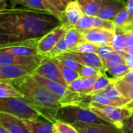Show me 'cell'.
I'll list each match as a JSON object with an SVG mask.
<instances>
[{"instance_id": "cell-24", "label": "cell", "mask_w": 133, "mask_h": 133, "mask_svg": "<svg viewBox=\"0 0 133 133\" xmlns=\"http://www.w3.org/2000/svg\"><path fill=\"white\" fill-rule=\"evenodd\" d=\"M130 71V69L128 66V65L125 63H121L114 68H110L108 70H106L104 73L106 75H110L111 78L116 81V82L119 80H121L124 78V77Z\"/></svg>"}, {"instance_id": "cell-25", "label": "cell", "mask_w": 133, "mask_h": 133, "mask_svg": "<svg viewBox=\"0 0 133 133\" xmlns=\"http://www.w3.org/2000/svg\"><path fill=\"white\" fill-rule=\"evenodd\" d=\"M111 45L117 52H121L125 51L127 47L125 45V33L123 30L116 28L115 35L111 43Z\"/></svg>"}, {"instance_id": "cell-8", "label": "cell", "mask_w": 133, "mask_h": 133, "mask_svg": "<svg viewBox=\"0 0 133 133\" xmlns=\"http://www.w3.org/2000/svg\"><path fill=\"white\" fill-rule=\"evenodd\" d=\"M70 28L71 27L62 24L41 37L38 42V50L39 54L43 56L47 55L65 35L66 31Z\"/></svg>"}, {"instance_id": "cell-34", "label": "cell", "mask_w": 133, "mask_h": 133, "mask_svg": "<svg viewBox=\"0 0 133 133\" xmlns=\"http://www.w3.org/2000/svg\"><path fill=\"white\" fill-rule=\"evenodd\" d=\"M68 51H69V46H68V43H66V41L63 36L59 41V42L55 45V47L45 56H48L50 57H56V56H60Z\"/></svg>"}, {"instance_id": "cell-50", "label": "cell", "mask_w": 133, "mask_h": 133, "mask_svg": "<svg viewBox=\"0 0 133 133\" xmlns=\"http://www.w3.org/2000/svg\"><path fill=\"white\" fill-rule=\"evenodd\" d=\"M124 52H126L127 53H128V54H130L131 56H133V48H126Z\"/></svg>"}, {"instance_id": "cell-9", "label": "cell", "mask_w": 133, "mask_h": 133, "mask_svg": "<svg viewBox=\"0 0 133 133\" xmlns=\"http://www.w3.org/2000/svg\"><path fill=\"white\" fill-rule=\"evenodd\" d=\"M40 63L0 66V81L10 82L32 75Z\"/></svg>"}, {"instance_id": "cell-51", "label": "cell", "mask_w": 133, "mask_h": 133, "mask_svg": "<svg viewBox=\"0 0 133 133\" xmlns=\"http://www.w3.org/2000/svg\"><path fill=\"white\" fill-rule=\"evenodd\" d=\"M9 1L11 2V3L13 4V6H16L17 5V3L19 1V0H9Z\"/></svg>"}, {"instance_id": "cell-18", "label": "cell", "mask_w": 133, "mask_h": 133, "mask_svg": "<svg viewBox=\"0 0 133 133\" xmlns=\"http://www.w3.org/2000/svg\"><path fill=\"white\" fill-rule=\"evenodd\" d=\"M31 75L35 78V81H37L39 84H41L42 85L45 87L48 90L52 92L53 94H55L59 99H61L65 95L66 91H68V88L56 82L49 80L48 78H45L40 76L38 75H36V74H32Z\"/></svg>"}, {"instance_id": "cell-3", "label": "cell", "mask_w": 133, "mask_h": 133, "mask_svg": "<svg viewBox=\"0 0 133 133\" xmlns=\"http://www.w3.org/2000/svg\"><path fill=\"white\" fill-rule=\"evenodd\" d=\"M56 120L66 123H94V124H109L89 108L66 105L61 106L56 114Z\"/></svg>"}, {"instance_id": "cell-41", "label": "cell", "mask_w": 133, "mask_h": 133, "mask_svg": "<svg viewBox=\"0 0 133 133\" xmlns=\"http://www.w3.org/2000/svg\"><path fill=\"white\" fill-rule=\"evenodd\" d=\"M71 1L74 0H48V2L62 14L68 4Z\"/></svg>"}, {"instance_id": "cell-54", "label": "cell", "mask_w": 133, "mask_h": 133, "mask_svg": "<svg viewBox=\"0 0 133 133\" xmlns=\"http://www.w3.org/2000/svg\"><path fill=\"white\" fill-rule=\"evenodd\" d=\"M131 24H132V27H133V20L131 21Z\"/></svg>"}, {"instance_id": "cell-14", "label": "cell", "mask_w": 133, "mask_h": 133, "mask_svg": "<svg viewBox=\"0 0 133 133\" xmlns=\"http://www.w3.org/2000/svg\"><path fill=\"white\" fill-rule=\"evenodd\" d=\"M43 58L44 56L41 54L33 56H23L0 51V66L40 63Z\"/></svg>"}, {"instance_id": "cell-27", "label": "cell", "mask_w": 133, "mask_h": 133, "mask_svg": "<svg viewBox=\"0 0 133 133\" xmlns=\"http://www.w3.org/2000/svg\"><path fill=\"white\" fill-rule=\"evenodd\" d=\"M113 22L114 23L116 28H119L121 30H124L128 26H130L131 24V21H130L127 9L125 8L123 10H121L113 19Z\"/></svg>"}, {"instance_id": "cell-43", "label": "cell", "mask_w": 133, "mask_h": 133, "mask_svg": "<svg viewBox=\"0 0 133 133\" xmlns=\"http://www.w3.org/2000/svg\"><path fill=\"white\" fill-rule=\"evenodd\" d=\"M125 33V45L127 48H133V29L124 31Z\"/></svg>"}, {"instance_id": "cell-2", "label": "cell", "mask_w": 133, "mask_h": 133, "mask_svg": "<svg viewBox=\"0 0 133 133\" xmlns=\"http://www.w3.org/2000/svg\"><path fill=\"white\" fill-rule=\"evenodd\" d=\"M23 95L24 100L38 110L45 120L56 121V114L61 107L60 99L39 84L31 75L10 81Z\"/></svg>"}, {"instance_id": "cell-22", "label": "cell", "mask_w": 133, "mask_h": 133, "mask_svg": "<svg viewBox=\"0 0 133 133\" xmlns=\"http://www.w3.org/2000/svg\"><path fill=\"white\" fill-rule=\"evenodd\" d=\"M102 91L103 92H105L112 100L115 101L121 107L125 106L129 102L128 99H125L122 96L121 92L119 91V89H117V87L116 85V82H113V83L110 84L107 87H106Z\"/></svg>"}, {"instance_id": "cell-16", "label": "cell", "mask_w": 133, "mask_h": 133, "mask_svg": "<svg viewBox=\"0 0 133 133\" xmlns=\"http://www.w3.org/2000/svg\"><path fill=\"white\" fill-rule=\"evenodd\" d=\"M17 5L23 6L25 8L46 12L57 17L61 21H63V14L56 10L48 0H19Z\"/></svg>"}, {"instance_id": "cell-30", "label": "cell", "mask_w": 133, "mask_h": 133, "mask_svg": "<svg viewBox=\"0 0 133 133\" xmlns=\"http://www.w3.org/2000/svg\"><path fill=\"white\" fill-rule=\"evenodd\" d=\"M125 63L124 56L119 52L114 51L111 53V55L107 58V59L104 63V71L110 68H114V66Z\"/></svg>"}, {"instance_id": "cell-46", "label": "cell", "mask_w": 133, "mask_h": 133, "mask_svg": "<svg viewBox=\"0 0 133 133\" xmlns=\"http://www.w3.org/2000/svg\"><path fill=\"white\" fill-rule=\"evenodd\" d=\"M124 80L127 81L128 82H129L131 85H133V71H129L123 78Z\"/></svg>"}, {"instance_id": "cell-49", "label": "cell", "mask_w": 133, "mask_h": 133, "mask_svg": "<svg viewBox=\"0 0 133 133\" xmlns=\"http://www.w3.org/2000/svg\"><path fill=\"white\" fill-rule=\"evenodd\" d=\"M0 133H10V132L0 123Z\"/></svg>"}, {"instance_id": "cell-47", "label": "cell", "mask_w": 133, "mask_h": 133, "mask_svg": "<svg viewBox=\"0 0 133 133\" xmlns=\"http://www.w3.org/2000/svg\"><path fill=\"white\" fill-rule=\"evenodd\" d=\"M121 131L123 133H133V129L125 126V125H123L121 128Z\"/></svg>"}, {"instance_id": "cell-32", "label": "cell", "mask_w": 133, "mask_h": 133, "mask_svg": "<svg viewBox=\"0 0 133 133\" xmlns=\"http://www.w3.org/2000/svg\"><path fill=\"white\" fill-rule=\"evenodd\" d=\"M54 58H56L60 63L63 64L64 66H68V68H71V69L78 71V73L80 72L83 66L82 64H81L80 63H78V61H76L73 58L66 56L65 54H62V55L54 57Z\"/></svg>"}, {"instance_id": "cell-20", "label": "cell", "mask_w": 133, "mask_h": 133, "mask_svg": "<svg viewBox=\"0 0 133 133\" xmlns=\"http://www.w3.org/2000/svg\"><path fill=\"white\" fill-rule=\"evenodd\" d=\"M83 14L96 17L100 9L103 0H77Z\"/></svg>"}, {"instance_id": "cell-17", "label": "cell", "mask_w": 133, "mask_h": 133, "mask_svg": "<svg viewBox=\"0 0 133 133\" xmlns=\"http://www.w3.org/2000/svg\"><path fill=\"white\" fill-rule=\"evenodd\" d=\"M83 15L82 10L77 0L70 2L63 13L62 23L69 27H75L80 17Z\"/></svg>"}, {"instance_id": "cell-10", "label": "cell", "mask_w": 133, "mask_h": 133, "mask_svg": "<svg viewBox=\"0 0 133 133\" xmlns=\"http://www.w3.org/2000/svg\"><path fill=\"white\" fill-rule=\"evenodd\" d=\"M0 123L10 133H31L25 119L11 114L0 112Z\"/></svg>"}, {"instance_id": "cell-52", "label": "cell", "mask_w": 133, "mask_h": 133, "mask_svg": "<svg viewBox=\"0 0 133 133\" xmlns=\"http://www.w3.org/2000/svg\"><path fill=\"white\" fill-rule=\"evenodd\" d=\"M6 1H8V0H0V6L3 5V4H4Z\"/></svg>"}, {"instance_id": "cell-15", "label": "cell", "mask_w": 133, "mask_h": 133, "mask_svg": "<svg viewBox=\"0 0 133 133\" xmlns=\"http://www.w3.org/2000/svg\"><path fill=\"white\" fill-rule=\"evenodd\" d=\"M68 56L84 66H92L98 68L104 72V64L96 52H78L68 51L63 53Z\"/></svg>"}, {"instance_id": "cell-44", "label": "cell", "mask_w": 133, "mask_h": 133, "mask_svg": "<svg viewBox=\"0 0 133 133\" xmlns=\"http://www.w3.org/2000/svg\"><path fill=\"white\" fill-rule=\"evenodd\" d=\"M125 59V63L128 65L131 71H133V56L130 54L127 53L126 52H121Z\"/></svg>"}, {"instance_id": "cell-53", "label": "cell", "mask_w": 133, "mask_h": 133, "mask_svg": "<svg viewBox=\"0 0 133 133\" xmlns=\"http://www.w3.org/2000/svg\"><path fill=\"white\" fill-rule=\"evenodd\" d=\"M128 119L130 120V121H131L132 122H133V111H132V113H131V116L128 117Z\"/></svg>"}, {"instance_id": "cell-31", "label": "cell", "mask_w": 133, "mask_h": 133, "mask_svg": "<svg viewBox=\"0 0 133 133\" xmlns=\"http://www.w3.org/2000/svg\"><path fill=\"white\" fill-rule=\"evenodd\" d=\"M116 85L125 99L129 101H133V85H131L127 81L121 79L116 82Z\"/></svg>"}, {"instance_id": "cell-12", "label": "cell", "mask_w": 133, "mask_h": 133, "mask_svg": "<svg viewBox=\"0 0 133 133\" xmlns=\"http://www.w3.org/2000/svg\"><path fill=\"white\" fill-rule=\"evenodd\" d=\"M127 6L124 0H103L97 17L113 21V19Z\"/></svg>"}, {"instance_id": "cell-4", "label": "cell", "mask_w": 133, "mask_h": 133, "mask_svg": "<svg viewBox=\"0 0 133 133\" xmlns=\"http://www.w3.org/2000/svg\"><path fill=\"white\" fill-rule=\"evenodd\" d=\"M89 108L107 123L114 124L120 128L124 125V121L128 119L132 113V111L125 106H108L96 102H92Z\"/></svg>"}, {"instance_id": "cell-45", "label": "cell", "mask_w": 133, "mask_h": 133, "mask_svg": "<svg viewBox=\"0 0 133 133\" xmlns=\"http://www.w3.org/2000/svg\"><path fill=\"white\" fill-rule=\"evenodd\" d=\"M126 9L128 10L130 21H131L133 20V0H128Z\"/></svg>"}, {"instance_id": "cell-11", "label": "cell", "mask_w": 133, "mask_h": 133, "mask_svg": "<svg viewBox=\"0 0 133 133\" xmlns=\"http://www.w3.org/2000/svg\"><path fill=\"white\" fill-rule=\"evenodd\" d=\"M82 32L85 41L92 42L98 46L103 45H111L115 35V31L97 28H92Z\"/></svg>"}, {"instance_id": "cell-48", "label": "cell", "mask_w": 133, "mask_h": 133, "mask_svg": "<svg viewBox=\"0 0 133 133\" xmlns=\"http://www.w3.org/2000/svg\"><path fill=\"white\" fill-rule=\"evenodd\" d=\"M124 125H125V126H127V127H128V128L133 129V122H132L131 121H130L128 118L126 119V120L124 121Z\"/></svg>"}, {"instance_id": "cell-13", "label": "cell", "mask_w": 133, "mask_h": 133, "mask_svg": "<svg viewBox=\"0 0 133 133\" xmlns=\"http://www.w3.org/2000/svg\"><path fill=\"white\" fill-rule=\"evenodd\" d=\"M79 133H123L121 129L111 124L73 123Z\"/></svg>"}, {"instance_id": "cell-6", "label": "cell", "mask_w": 133, "mask_h": 133, "mask_svg": "<svg viewBox=\"0 0 133 133\" xmlns=\"http://www.w3.org/2000/svg\"><path fill=\"white\" fill-rule=\"evenodd\" d=\"M33 74H36L49 80L56 82L68 88V84L66 83L60 73L59 60L56 58L44 56V58Z\"/></svg>"}, {"instance_id": "cell-36", "label": "cell", "mask_w": 133, "mask_h": 133, "mask_svg": "<svg viewBox=\"0 0 133 133\" xmlns=\"http://www.w3.org/2000/svg\"><path fill=\"white\" fill-rule=\"evenodd\" d=\"M97 48L98 45L85 40L78 43L75 47H74L69 51L78 52H96Z\"/></svg>"}, {"instance_id": "cell-19", "label": "cell", "mask_w": 133, "mask_h": 133, "mask_svg": "<svg viewBox=\"0 0 133 133\" xmlns=\"http://www.w3.org/2000/svg\"><path fill=\"white\" fill-rule=\"evenodd\" d=\"M25 120L31 133H53L52 122L39 119Z\"/></svg>"}, {"instance_id": "cell-1", "label": "cell", "mask_w": 133, "mask_h": 133, "mask_svg": "<svg viewBox=\"0 0 133 133\" xmlns=\"http://www.w3.org/2000/svg\"><path fill=\"white\" fill-rule=\"evenodd\" d=\"M56 16L28 8H0V45L41 38L62 24Z\"/></svg>"}, {"instance_id": "cell-21", "label": "cell", "mask_w": 133, "mask_h": 133, "mask_svg": "<svg viewBox=\"0 0 133 133\" xmlns=\"http://www.w3.org/2000/svg\"><path fill=\"white\" fill-rule=\"evenodd\" d=\"M8 97L24 99V95L10 82L0 81V98Z\"/></svg>"}, {"instance_id": "cell-35", "label": "cell", "mask_w": 133, "mask_h": 133, "mask_svg": "<svg viewBox=\"0 0 133 133\" xmlns=\"http://www.w3.org/2000/svg\"><path fill=\"white\" fill-rule=\"evenodd\" d=\"M92 24H93V28H101L107 31H116V26L113 21L110 20H105L102 19L99 17H92Z\"/></svg>"}, {"instance_id": "cell-38", "label": "cell", "mask_w": 133, "mask_h": 133, "mask_svg": "<svg viewBox=\"0 0 133 133\" xmlns=\"http://www.w3.org/2000/svg\"><path fill=\"white\" fill-rule=\"evenodd\" d=\"M115 50L111 45H103L98 46L97 50H96V54L100 57V59L103 60V64H104V63L107 59V58Z\"/></svg>"}, {"instance_id": "cell-23", "label": "cell", "mask_w": 133, "mask_h": 133, "mask_svg": "<svg viewBox=\"0 0 133 133\" xmlns=\"http://www.w3.org/2000/svg\"><path fill=\"white\" fill-rule=\"evenodd\" d=\"M64 38L69 46V50L75 47L78 43L85 41L82 32L75 27H71L66 31Z\"/></svg>"}, {"instance_id": "cell-29", "label": "cell", "mask_w": 133, "mask_h": 133, "mask_svg": "<svg viewBox=\"0 0 133 133\" xmlns=\"http://www.w3.org/2000/svg\"><path fill=\"white\" fill-rule=\"evenodd\" d=\"M59 71L62 75V77L64 79V81L66 82V83L68 84V86L74 80H75L80 77V75L78 71L68 68V66H64L63 64L60 63L59 62Z\"/></svg>"}, {"instance_id": "cell-26", "label": "cell", "mask_w": 133, "mask_h": 133, "mask_svg": "<svg viewBox=\"0 0 133 133\" xmlns=\"http://www.w3.org/2000/svg\"><path fill=\"white\" fill-rule=\"evenodd\" d=\"M113 82H116V81L114 80L113 78L107 76V75L104 72L101 73L98 76V78H97V79H96V81L93 85L92 92L89 95H92L94 93H96L98 92L103 90L106 87H107L110 84H111Z\"/></svg>"}, {"instance_id": "cell-33", "label": "cell", "mask_w": 133, "mask_h": 133, "mask_svg": "<svg viewBox=\"0 0 133 133\" xmlns=\"http://www.w3.org/2000/svg\"><path fill=\"white\" fill-rule=\"evenodd\" d=\"M92 96V102H96L103 105H108V106H115V107H121L115 101L112 100L105 92L103 91L98 92L94 93ZM91 102V103H92Z\"/></svg>"}, {"instance_id": "cell-39", "label": "cell", "mask_w": 133, "mask_h": 133, "mask_svg": "<svg viewBox=\"0 0 133 133\" xmlns=\"http://www.w3.org/2000/svg\"><path fill=\"white\" fill-rule=\"evenodd\" d=\"M99 75L92 76V77H81L82 81V88H83V94L89 95L92 92L93 85L98 78Z\"/></svg>"}, {"instance_id": "cell-37", "label": "cell", "mask_w": 133, "mask_h": 133, "mask_svg": "<svg viewBox=\"0 0 133 133\" xmlns=\"http://www.w3.org/2000/svg\"><path fill=\"white\" fill-rule=\"evenodd\" d=\"M75 28L77 29H78L79 31H83L92 28H93L92 17L83 14L80 17L78 21L77 22V24L75 25Z\"/></svg>"}, {"instance_id": "cell-40", "label": "cell", "mask_w": 133, "mask_h": 133, "mask_svg": "<svg viewBox=\"0 0 133 133\" xmlns=\"http://www.w3.org/2000/svg\"><path fill=\"white\" fill-rule=\"evenodd\" d=\"M103 73V71L96 66H84L82 68L79 75L80 77H92V76H96Z\"/></svg>"}, {"instance_id": "cell-7", "label": "cell", "mask_w": 133, "mask_h": 133, "mask_svg": "<svg viewBox=\"0 0 133 133\" xmlns=\"http://www.w3.org/2000/svg\"><path fill=\"white\" fill-rule=\"evenodd\" d=\"M39 38H40L0 45V51L23 56H37L39 55L38 50V42Z\"/></svg>"}, {"instance_id": "cell-42", "label": "cell", "mask_w": 133, "mask_h": 133, "mask_svg": "<svg viewBox=\"0 0 133 133\" xmlns=\"http://www.w3.org/2000/svg\"><path fill=\"white\" fill-rule=\"evenodd\" d=\"M68 89L72 91V92H80L82 93L83 92V88H82V78L79 77L78 78L74 80L70 85L68 86Z\"/></svg>"}, {"instance_id": "cell-5", "label": "cell", "mask_w": 133, "mask_h": 133, "mask_svg": "<svg viewBox=\"0 0 133 133\" xmlns=\"http://www.w3.org/2000/svg\"><path fill=\"white\" fill-rule=\"evenodd\" d=\"M0 112L11 114L28 120L38 119L42 117L41 114L24 99L17 97L0 98Z\"/></svg>"}, {"instance_id": "cell-28", "label": "cell", "mask_w": 133, "mask_h": 133, "mask_svg": "<svg viewBox=\"0 0 133 133\" xmlns=\"http://www.w3.org/2000/svg\"><path fill=\"white\" fill-rule=\"evenodd\" d=\"M52 130L53 133H79L71 124L59 120L52 123Z\"/></svg>"}]
</instances>
